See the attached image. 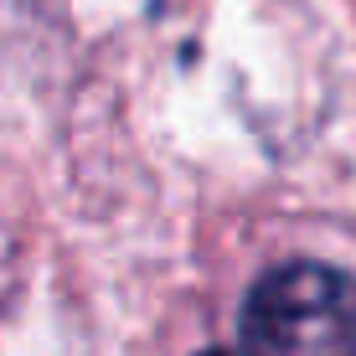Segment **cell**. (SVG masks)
<instances>
[{
    "label": "cell",
    "mask_w": 356,
    "mask_h": 356,
    "mask_svg": "<svg viewBox=\"0 0 356 356\" xmlns=\"http://www.w3.org/2000/svg\"><path fill=\"white\" fill-rule=\"evenodd\" d=\"M196 356H227V351H217V346H212V351H196Z\"/></svg>",
    "instance_id": "obj_2"
},
{
    "label": "cell",
    "mask_w": 356,
    "mask_h": 356,
    "mask_svg": "<svg viewBox=\"0 0 356 356\" xmlns=\"http://www.w3.org/2000/svg\"><path fill=\"white\" fill-rule=\"evenodd\" d=\"M243 356H356V274L289 259L253 279L238 310Z\"/></svg>",
    "instance_id": "obj_1"
}]
</instances>
